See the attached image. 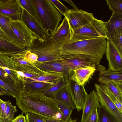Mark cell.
<instances>
[{"mask_svg":"<svg viewBox=\"0 0 122 122\" xmlns=\"http://www.w3.org/2000/svg\"><path fill=\"white\" fill-rule=\"evenodd\" d=\"M60 62L68 67L70 71L82 67L96 66L94 64L86 60L74 58L62 59Z\"/></svg>","mask_w":122,"mask_h":122,"instance_id":"cell-23","label":"cell"},{"mask_svg":"<svg viewBox=\"0 0 122 122\" xmlns=\"http://www.w3.org/2000/svg\"><path fill=\"white\" fill-rule=\"evenodd\" d=\"M22 8L18 0H10L0 4V14L8 16L12 20H20Z\"/></svg>","mask_w":122,"mask_h":122,"instance_id":"cell-13","label":"cell"},{"mask_svg":"<svg viewBox=\"0 0 122 122\" xmlns=\"http://www.w3.org/2000/svg\"><path fill=\"white\" fill-rule=\"evenodd\" d=\"M0 36L4 38L7 40L11 41L10 38L0 28Z\"/></svg>","mask_w":122,"mask_h":122,"instance_id":"cell-41","label":"cell"},{"mask_svg":"<svg viewBox=\"0 0 122 122\" xmlns=\"http://www.w3.org/2000/svg\"><path fill=\"white\" fill-rule=\"evenodd\" d=\"M77 119H76L75 118L73 120L71 118L67 122H77Z\"/></svg>","mask_w":122,"mask_h":122,"instance_id":"cell-44","label":"cell"},{"mask_svg":"<svg viewBox=\"0 0 122 122\" xmlns=\"http://www.w3.org/2000/svg\"><path fill=\"white\" fill-rule=\"evenodd\" d=\"M68 81L63 77L43 92L46 96L53 97L61 89L68 85Z\"/></svg>","mask_w":122,"mask_h":122,"instance_id":"cell-28","label":"cell"},{"mask_svg":"<svg viewBox=\"0 0 122 122\" xmlns=\"http://www.w3.org/2000/svg\"><path fill=\"white\" fill-rule=\"evenodd\" d=\"M40 23L48 37L54 33L62 19V16L50 0H33Z\"/></svg>","mask_w":122,"mask_h":122,"instance_id":"cell-4","label":"cell"},{"mask_svg":"<svg viewBox=\"0 0 122 122\" xmlns=\"http://www.w3.org/2000/svg\"><path fill=\"white\" fill-rule=\"evenodd\" d=\"M64 16L68 22L71 36L73 30L85 25L95 18L92 13L74 9L69 10Z\"/></svg>","mask_w":122,"mask_h":122,"instance_id":"cell-7","label":"cell"},{"mask_svg":"<svg viewBox=\"0 0 122 122\" xmlns=\"http://www.w3.org/2000/svg\"><path fill=\"white\" fill-rule=\"evenodd\" d=\"M10 25L15 34L25 48L30 47L34 41L38 39L20 20H12Z\"/></svg>","mask_w":122,"mask_h":122,"instance_id":"cell-6","label":"cell"},{"mask_svg":"<svg viewBox=\"0 0 122 122\" xmlns=\"http://www.w3.org/2000/svg\"><path fill=\"white\" fill-rule=\"evenodd\" d=\"M67 87L77 111L79 112L82 109L88 94L84 85H79L71 79L68 81Z\"/></svg>","mask_w":122,"mask_h":122,"instance_id":"cell-8","label":"cell"},{"mask_svg":"<svg viewBox=\"0 0 122 122\" xmlns=\"http://www.w3.org/2000/svg\"><path fill=\"white\" fill-rule=\"evenodd\" d=\"M109 9L112 11V13L122 15V0H106Z\"/></svg>","mask_w":122,"mask_h":122,"instance_id":"cell-33","label":"cell"},{"mask_svg":"<svg viewBox=\"0 0 122 122\" xmlns=\"http://www.w3.org/2000/svg\"><path fill=\"white\" fill-rule=\"evenodd\" d=\"M98 108V122H117L101 103Z\"/></svg>","mask_w":122,"mask_h":122,"instance_id":"cell-29","label":"cell"},{"mask_svg":"<svg viewBox=\"0 0 122 122\" xmlns=\"http://www.w3.org/2000/svg\"><path fill=\"white\" fill-rule=\"evenodd\" d=\"M100 37L108 39L105 22L94 18L85 25L73 30L68 40L75 41Z\"/></svg>","mask_w":122,"mask_h":122,"instance_id":"cell-5","label":"cell"},{"mask_svg":"<svg viewBox=\"0 0 122 122\" xmlns=\"http://www.w3.org/2000/svg\"><path fill=\"white\" fill-rule=\"evenodd\" d=\"M18 1L21 8L25 10L41 25L37 12L33 0H18Z\"/></svg>","mask_w":122,"mask_h":122,"instance_id":"cell-26","label":"cell"},{"mask_svg":"<svg viewBox=\"0 0 122 122\" xmlns=\"http://www.w3.org/2000/svg\"><path fill=\"white\" fill-rule=\"evenodd\" d=\"M42 117L44 120L46 122H61L62 121L61 120H55Z\"/></svg>","mask_w":122,"mask_h":122,"instance_id":"cell-43","label":"cell"},{"mask_svg":"<svg viewBox=\"0 0 122 122\" xmlns=\"http://www.w3.org/2000/svg\"><path fill=\"white\" fill-rule=\"evenodd\" d=\"M16 107L9 100L4 101L0 99V122H12Z\"/></svg>","mask_w":122,"mask_h":122,"instance_id":"cell-17","label":"cell"},{"mask_svg":"<svg viewBox=\"0 0 122 122\" xmlns=\"http://www.w3.org/2000/svg\"><path fill=\"white\" fill-rule=\"evenodd\" d=\"M105 53L108 61L109 69L115 71H122V56L108 40Z\"/></svg>","mask_w":122,"mask_h":122,"instance_id":"cell-12","label":"cell"},{"mask_svg":"<svg viewBox=\"0 0 122 122\" xmlns=\"http://www.w3.org/2000/svg\"><path fill=\"white\" fill-rule=\"evenodd\" d=\"M4 95L10 96L8 93L3 88L0 86V96Z\"/></svg>","mask_w":122,"mask_h":122,"instance_id":"cell-40","label":"cell"},{"mask_svg":"<svg viewBox=\"0 0 122 122\" xmlns=\"http://www.w3.org/2000/svg\"><path fill=\"white\" fill-rule=\"evenodd\" d=\"M27 49L0 36V54L10 56Z\"/></svg>","mask_w":122,"mask_h":122,"instance_id":"cell-20","label":"cell"},{"mask_svg":"<svg viewBox=\"0 0 122 122\" xmlns=\"http://www.w3.org/2000/svg\"><path fill=\"white\" fill-rule=\"evenodd\" d=\"M98 66L100 72L98 81L101 84L122 81V71H115L109 69L106 70L104 66L100 64Z\"/></svg>","mask_w":122,"mask_h":122,"instance_id":"cell-16","label":"cell"},{"mask_svg":"<svg viewBox=\"0 0 122 122\" xmlns=\"http://www.w3.org/2000/svg\"><path fill=\"white\" fill-rule=\"evenodd\" d=\"M107 39L104 37L75 41L68 40L62 46V59L86 60L98 66L105 53Z\"/></svg>","mask_w":122,"mask_h":122,"instance_id":"cell-2","label":"cell"},{"mask_svg":"<svg viewBox=\"0 0 122 122\" xmlns=\"http://www.w3.org/2000/svg\"><path fill=\"white\" fill-rule=\"evenodd\" d=\"M63 0L67 2V3L72 6L74 8V9L77 10H79L77 8L76 5L71 0Z\"/></svg>","mask_w":122,"mask_h":122,"instance_id":"cell-42","label":"cell"},{"mask_svg":"<svg viewBox=\"0 0 122 122\" xmlns=\"http://www.w3.org/2000/svg\"><path fill=\"white\" fill-rule=\"evenodd\" d=\"M85 122H98L97 109L93 111Z\"/></svg>","mask_w":122,"mask_h":122,"instance_id":"cell-38","label":"cell"},{"mask_svg":"<svg viewBox=\"0 0 122 122\" xmlns=\"http://www.w3.org/2000/svg\"><path fill=\"white\" fill-rule=\"evenodd\" d=\"M57 102L59 107L62 114L61 122H67L71 118V115L73 109L66 103Z\"/></svg>","mask_w":122,"mask_h":122,"instance_id":"cell-30","label":"cell"},{"mask_svg":"<svg viewBox=\"0 0 122 122\" xmlns=\"http://www.w3.org/2000/svg\"><path fill=\"white\" fill-rule=\"evenodd\" d=\"M53 5L62 15H64L69 10L68 8L58 0H50Z\"/></svg>","mask_w":122,"mask_h":122,"instance_id":"cell-37","label":"cell"},{"mask_svg":"<svg viewBox=\"0 0 122 122\" xmlns=\"http://www.w3.org/2000/svg\"><path fill=\"white\" fill-rule=\"evenodd\" d=\"M109 40L122 56V31H118L107 35Z\"/></svg>","mask_w":122,"mask_h":122,"instance_id":"cell-27","label":"cell"},{"mask_svg":"<svg viewBox=\"0 0 122 122\" xmlns=\"http://www.w3.org/2000/svg\"><path fill=\"white\" fill-rule=\"evenodd\" d=\"M12 19L10 17L0 14V28L11 41L24 48L19 40L15 34L10 25Z\"/></svg>","mask_w":122,"mask_h":122,"instance_id":"cell-21","label":"cell"},{"mask_svg":"<svg viewBox=\"0 0 122 122\" xmlns=\"http://www.w3.org/2000/svg\"><path fill=\"white\" fill-rule=\"evenodd\" d=\"M23 81V89L27 91L37 92L43 93L55 84L33 81L29 78L24 79Z\"/></svg>","mask_w":122,"mask_h":122,"instance_id":"cell-18","label":"cell"},{"mask_svg":"<svg viewBox=\"0 0 122 122\" xmlns=\"http://www.w3.org/2000/svg\"><path fill=\"white\" fill-rule=\"evenodd\" d=\"M99 98L94 90L91 92L85 101L82 109L83 112L81 122H85L93 111L100 107Z\"/></svg>","mask_w":122,"mask_h":122,"instance_id":"cell-14","label":"cell"},{"mask_svg":"<svg viewBox=\"0 0 122 122\" xmlns=\"http://www.w3.org/2000/svg\"><path fill=\"white\" fill-rule=\"evenodd\" d=\"M67 85L60 90L53 98L56 101L66 103L73 109H75L76 107L68 89Z\"/></svg>","mask_w":122,"mask_h":122,"instance_id":"cell-25","label":"cell"},{"mask_svg":"<svg viewBox=\"0 0 122 122\" xmlns=\"http://www.w3.org/2000/svg\"><path fill=\"white\" fill-rule=\"evenodd\" d=\"M16 100V104L25 113L36 114L48 118L61 120L62 114L57 102L43 93L35 92L23 89Z\"/></svg>","mask_w":122,"mask_h":122,"instance_id":"cell-1","label":"cell"},{"mask_svg":"<svg viewBox=\"0 0 122 122\" xmlns=\"http://www.w3.org/2000/svg\"><path fill=\"white\" fill-rule=\"evenodd\" d=\"M20 20L39 39L43 40L48 37L42 26L23 8Z\"/></svg>","mask_w":122,"mask_h":122,"instance_id":"cell-11","label":"cell"},{"mask_svg":"<svg viewBox=\"0 0 122 122\" xmlns=\"http://www.w3.org/2000/svg\"><path fill=\"white\" fill-rule=\"evenodd\" d=\"M24 113L22 112L16 116L13 120L12 122H26V116L24 115Z\"/></svg>","mask_w":122,"mask_h":122,"instance_id":"cell-39","label":"cell"},{"mask_svg":"<svg viewBox=\"0 0 122 122\" xmlns=\"http://www.w3.org/2000/svg\"><path fill=\"white\" fill-rule=\"evenodd\" d=\"M71 36L68 22L66 18L65 17L61 23L50 37L54 40L57 41L63 39H69Z\"/></svg>","mask_w":122,"mask_h":122,"instance_id":"cell-22","label":"cell"},{"mask_svg":"<svg viewBox=\"0 0 122 122\" xmlns=\"http://www.w3.org/2000/svg\"><path fill=\"white\" fill-rule=\"evenodd\" d=\"M26 122H46L43 117L39 115L30 112L25 113Z\"/></svg>","mask_w":122,"mask_h":122,"instance_id":"cell-36","label":"cell"},{"mask_svg":"<svg viewBox=\"0 0 122 122\" xmlns=\"http://www.w3.org/2000/svg\"><path fill=\"white\" fill-rule=\"evenodd\" d=\"M33 63L36 67L44 71L60 74L63 75L67 81L70 79L72 72L68 67L60 62L49 61L44 62H35Z\"/></svg>","mask_w":122,"mask_h":122,"instance_id":"cell-10","label":"cell"},{"mask_svg":"<svg viewBox=\"0 0 122 122\" xmlns=\"http://www.w3.org/2000/svg\"><path fill=\"white\" fill-rule=\"evenodd\" d=\"M107 35L117 31H122V15L112 14L109 19L105 22Z\"/></svg>","mask_w":122,"mask_h":122,"instance_id":"cell-24","label":"cell"},{"mask_svg":"<svg viewBox=\"0 0 122 122\" xmlns=\"http://www.w3.org/2000/svg\"><path fill=\"white\" fill-rule=\"evenodd\" d=\"M116 107L122 113V101L119 99L108 89L105 84H100Z\"/></svg>","mask_w":122,"mask_h":122,"instance_id":"cell-34","label":"cell"},{"mask_svg":"<svg viewBox=\"0 0 122 122\" xmlns=\"http://www.w3.org/2000/svg\"><path fill=\"white\" fill-rule=\"evenodd\" d=\"M105 84L109 90L119 99L122 101V81L107 82Z\"/></svg>","mask_w":122,"mask_h":122,"instance_id":"cell-31","label":"cell"},{"mask_svg":"<svg viewBox=\"0 0 122 122\" xmlns=\"http://www.w3.org/2000/svg\"><path fill=\"white\" fill-rule=\"evenodd\" d=\"M10 0H0V4L4 3L9 1Z\"/></svg>","mask_w":122,"mask_h":122,"instance_id":"cell-45","label":"cell"},{"mask_svg":"<svg viewBox=\"0 0 122 122\" xmlns=\"http://www.w3.org/2000/svg\"><path fill=\"white\" fill-rule=\"evenodd\" d=\"M96 66L82 67L73 70L70 79L79 85H84L95 71Z\"/></svg>","mask_w":122,"mask_h":122,"instance_id":"cell-15","label":"cell"},{"mask_svg":"<svg viewBox=\"0 0 122 122\" xmlns=\"http://www.w3.org/2000/svg\"><path fill=\"white\" fill-rule=\"evenodd\" d=\"M68 39L56 41L50 37L43 40L36 39L32 45L28 48L38 56L39 62L49 61L60 62L62 60L61 49L62 46Z\"/></svg>","mask_w":122,"mask_h":122,"instance_id":"cell-3","label":"cell"},{"mask_svg":"<svg viewBox=\"0 0 122 122\" xmlns=\"http://www.w3.org/2000/svg\"><path fill=\"white\" fill-rule=\"evenodd\" d=\"M0 78L20 90H22L23 89V88L17 83L15 81L10 77L0 66Z\"/></svg>","mask_w":122,"mask_h":122,"instance_id":"cell-35","label":"cell"},{"mask_svg":"<svg viewBox=\"0 0 122 122\" xmlns=\"http://www.w3.org/2000/svg\"><path fill=\"white\" fill-rule=\"evenodd\" d=\"M0 86L8 93L10 96L13 97L16 100L18 98L20 92L22 90L10 84L0 78Z\"/></svg>","mask_w":122,"mask_h":122,"instance_id":"cell-32","label":"cell"},{"mask_svg":"<svg viewBox=\"0 0 122 122\" xmlns=\"http://www.w3.org/2000/svg\"><path fill=\"white\" fill-rule=\"evenodd\" d=\"M0 66L23 89L22 83L17 76L14 64L9 56L0 54Z\"/></svg>","mask_w":122,"mask_h":122,"instance_id":"cell-19","label":"cell"},{"mask_svg":"<svg viewBox=\"0 0 122 122\" xmlns=\"http://www.w3.org/2000/svg\"><path fill=\"white\" fill-rule=\"evenodd\" d=\"M95 86L99 102L102 104L117 122H122V113L116 107L100 85L95 83Z\"/></svg>","mask_w":122,"mask_h":122,"instance_id":"cell-9","label":"cell"}]
</instances>
